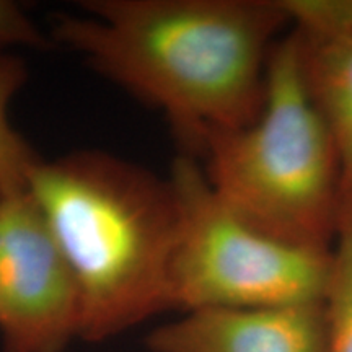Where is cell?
<instances>
[{
	"instance_id": "1",
	"label": "cell",
	"mask_w": 352,
	"mask_h": 352,
	"mask_svg": "<svg viewBox=\"0 0 352 352\" xmlns=\"http://www.w3.org/2000/svg\"><path fill=\"white\" fill-rule=\"evenodd\" d=\"M59 13L51 39L160 111L195 157L219 131L248 126L290 19L280 0H87Z\"/></svg>"
},
{
	"instance_id": "2",
	"label": "cell",
	"mask_w": 352,
	"mask_h": 352,
	"mask_svg": "<svg viewBox=\"0 0 352 352\" xmlns=\"http://www.w3.org/2000/svg\"><path fill=\"white\" fill-rule=\"evenodd\" d=\"M28 192L76 276L80 340H111L171 308L182 209L171 183L103 151L34 165Z\"/></svg>"
},
{
	"instance_id": "3",
	"label": "cell",
	"mask_w": 352,
	"mask_h": 352,
	"mask_svg": "<svg viewBox=\"0 0 352 352\" xmlns=\"http://www.w3.org/2000/svg\"><path fill=\"white\" fill-rule=\"evenodd\" d=\"M197 157L215 196L246 223L331 252L342 219L340 155L307 88L292 30L272 50L256 120L209 134Z\"/></svg>"
},
{
	"instance_id": "4",
	"label": "cell",
	"mask_w": 352,
	"mask_h": 352,
	"mask_svg": "<svg viewBox=\"0 0 352 352\" xmlns=\"http://www.w3.org/2000/svg\"><path fill=\"white\" fill-rule=\"evenodd\" d=\"M170 179L182 209L171 270L173 310L324 302L333 250L290 245L246 223L215 196L195 157L176 158Z\"/></svg>"
},
{
	"instance_id": "5",
	"label": "cell",
	"mask_w": 352,
	"mask_h": 352,
	"mask_svg": "<svg viewBox=\"0 0 352 352\" xmlns=\"http://www.w3.org/2000/svg\"><path fill=\"white\" fill-rule=\"evenodd\" d=\"M76 276L26 191L0 196V338L3 352H64L80 338Z\"/></svg>"
},
{
	"instance_id": "6",
	"label": "cell",
	"mask_w": 352,
	"mask_h": 352,
	"mask_svg": "<svg viewBox=\"0 0 352 352\" xmlns=\"http://www.w3.org/2000/svg\"><path fill=\"white\" fill-rule=\"evenodd\" d=\"M280 2L296 34L307 88L336 144L344 219L352 212V0Z\"/></svg>"
},
{
	"instance_id": "7",
	"label": "cell",
	"mask_w": 352,
	"mask_h": 352,
	"mask_svg": "<svg viewBox=\"0 0 352 352\" xmlns=\"http://www.w3.org/2000/svg\"><path fill=\"white\" fill-rule=\"evenodd\" d=\"M323 303L188 311L153 329L152 352H327Z\"/></svg>"
},
{
	"instance_id": "8",
	"label": "cell",
	"mask_w": 352,
	"mask_h": 352,
	"mask_svg": "<svg viewBox=\"0 0 352 352\" xmlns=\"http://www.w3.org/2000/svg\"><path fill=\"white\" fill-rule=\"evenodd\" d=\"M28 69L19 56L0 54V196L26 191L39 157L8 118L12 100L23 88Z\"/></svg>"
},
{
	"instance_id": "9",
	"label": "cell",
	"mask_w": 352,
	"mask_h": 352,
	"mask_svg": "<svg viewBox=\"0 0 352 352\" xmlns=\"http://www.w3.org/2000/svg\"><path fill=\"white\" fill-rule=\"evenodd\" d=\"M327 352H352V212L342 219L333 245V270L327 298Z\"/></svg>"
},
{
	"instance_id": "10",
	"label": "cell",
	"mask_w": 352,
	"mask_h": 352,
	"mask_svg": "<svg viewBox=\"0 0 352 352\" xmlns=\"http://www.w3.org/2000/svg\"><path fill=\"white\" fill-rule=\"evenodd\" d=\"M54 41L34 23L23 7L10 0H0V54L10 47L47 50Z\"/></svg>"
}]
</instances>
